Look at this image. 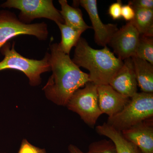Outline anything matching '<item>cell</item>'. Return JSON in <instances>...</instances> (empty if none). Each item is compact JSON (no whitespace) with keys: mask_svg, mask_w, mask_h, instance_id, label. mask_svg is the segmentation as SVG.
I'll list each match as a JSON object with an SVG mask.
<instances>
[{"mask_svg":"<svg viewBox=\"0 0 153 153\" xmlns=\"http://www.w3.org/2000/svg\"><path fill=\"white\" fill-rule=\"evenodd\" d=\"M52 74L42 90L46 97L60 106H66L73 94L91 82L89 74L83 72L69 55L60 50L58 44L50 45Z\"/></svg>","mask_w":153,"mask_h":153,"instance_id":"cell-1","label":"cell"},{"mask_svg":"<svg viewBox=\"0 0 153 153\" xmlns=\"http://www.w3.org/2000/svg\"><path fill=\"white\" fill-rule=\"evenodd\" d=\"M72 61L78 67L89 71L91 82L97 85L109 84L123 65V61L116 57L107 47L96 49L85 39L79 38L75 46Z\"/></svg>","mask_w":153,"mask_h":153,"instance_id":"cell-2","label":"cell"},{"mask_svg":"<svg viewBox=\"0 0 153 153\" xmlns=\"http://www.w3.org/2000/svg\"><path fill=\"white\" fill-rule=\"evenodd\" d=\"M4 58L0 62V71L13 69L22 71L27 77L31 86L41 83V74L51 71L50 54L47 52L41 60L29 59L20 55L15 49V42L6 43L0 49Z\"/></svg>","mask_w":153,"mask_h":153,"instance_id":"cell-3","label":"cell"},{"mask_svg":"<svg viewBox=\"0 0 153 153\" xmlns=\"http://www.w3.org/2000/svg\"><path fill=\"white\" fill-rule=\"evenodd\" d=\"M153 117V93L137 92L123 109L108 117V125L123 131Z\"/></svg>","mask_w":153,"mask_h":153,"instance_id":"cell-4","label":"cell"},{"mask_svg":"<svg viewBox=\"0 0 153 153\" xmlns=\"http://www.w3.org/2000/svg\"><path fill=\"white\" fill-rule=\"evenodd\" d=\"M21 35L33 36L40 41H45L49 36L48 26L44 22L25 24L13 12L0 11V49L9 40Z\"/></svg>","mask_w":153,"mask_h":153,"instance_id":"cell-5","label":"cell"},{"mask_svg":"<svg viewBox=\"0 0 153 153\" xmlns=\"http://www.w3.org/2000/svg\"><path fill=\"white\" fill-rule=\"evenodd\" d=\"M66 106L69 110L79 115L87 125L93 128L99 117L103 114L98 104L97 85L92 82L85 84L83 88L76 90Z\"/></svg>","mask_w":153,"mask_h":153,"instance_id":"cell-6","label":"cell"},{"mask_svg":"<svg viewBox=\"0 0 153 153\" xmlns=\"http://www.w3.org/2000/svg\"><path fill=\"white\" fill-rule=\"evenodd\" d=\"M1 7L20 10L18 18L25 24H30L35 19L45 18L56 24H64L60 11L55 7L52 0H7Z\"/></svg>","mask_w":153,"mask_h":153,"instance_id":"cell-7","label":"cell"},{"mask_svg":"<svg viewBox=\"0 0 153 153\" xmlns=\"http://www.w3.org/2000/svg\"><path fill=\"white\" fill-rule=\"evenodd\" d=\"M140 36L136 28L128 22L114 34L108 44L118 58L123 61L135 56Z\"/></svg>","mask_w":153,"mask_h":153,"instance_id":"cell-8","label":"cell"},{"mask_svg":"<svg viewBox=\"0 0 153 153\" xmlns=\"http://www.w3.org/2000/svg\"><path fill=\"white\" fill-rule=\"evenodd\" d=\"M75 5H79L84 8L89 16L94 32L96 43L102 47L109 44L114 34L118 30L117 25L112 24H104L99 15L96 0L74 1Z\"/></svg>","mask_w":153,"mask_h":153,"instance_id":"cell-9","label":"cell"},{"mask_svg":"<svg viewBox=\"0 0 153 153\" xmlns=\"http://www.w3.org/2000/svg\"><path fill=\"white\" fill-rule=\"evenodd\" d=\"M153 118L122 131L125 137L142 153H153Z\"/></svg>","mask_w":153,"mask_h":153,"instance_id":"cell-10","label":"cell"},{"mask_svg":"<svg viewBox=\"0 0 153 153\" xmlns=\"http://www.w3.org/2000/svg\"><path fill=\"white\" fill-rule=\"evenodd\" d=\"M98 104L102 114L111 117L120 112L130 98L114 90L109 84L97 85Z\"/></svg>","mask_w":153,"mask_h":153,"instance_id":"cell-11","label":"cell"},{"mask_svg":"<svg viewBox=\"0 0 153 153\" xmlns=\"http://www.w3.org/2000/svg\"><path fill=\"white\" fill-rule=\"evenodd\" d=\"M109 85L119 93L131 98L137 92V82L131 57L126 59L123 65Z\"/></svg>","mask_w":153,"mask_h":153,"instance_id":"cell-12","label":"cell"},{"mask_svg":"<svg viewBox=\"0 0 153 153\" xmlns=\"http://www.w3.org/2000/svg\"><path fill=\"white\" fill-rule=\"evenodd\" d=\"M96 131L100 135L108 137L114 144L117 153H139V149L123 136L122 132L105 123L97 126Z\"/></svg>","mask_w":153,"mask_h":153,"instance_id":"cell-13","label":"cell"},{"mask_svg":"<svg viewBox=\"0 0 153 153\" xmlns=\"http://www.w3.org/2000/svg\"><path fill=\"white\" fill-rule=\"evenodd\" d=\"M131 58L138 85L143 92L153 93V65L134 56Z\"/></svg>","mask_w":153,"mask_h":153,"instance_id":"cell-14","label":"cell"},{"mask_svg":"<svg viewBox=\"0 0 153 153\" xmlns=\"http://www.w3.org/2000/svg\"><path fill=\"white\" fill-rule=\"evenodd\" d=\"M61 6L60 13L64 20V24L71 27L83 30L92 29L85 23L82 17V11L78 8L71 7L66 0L58 1Z\"/></svg>","mask_w":153,"mask_h":153,"instance_id":"cell-15","label":"cell"},{"mask_svg":"<svg viewBox=\"0 0 153 153\" xmlns=\"http://www.w3.org/2000/svg\"><path fill=\"white\" fill-rule=\"evenodd\" d=\"M134 9V17L130 22L136 28L140 36L152 38L153 10Z\"/></svg>","mask_w":153,"mask_h":153,"instance_id":"cell-16","label":"cell"},{"mask_svg":"<svg viewBox=\"0 0 153 153\" xmlns=\"http://www.w3.org/2000/svg\"><path fill=\"white\" fill-rule=\"evenodd\" d=\"M61 34V40L58 44L59 49L67 55H69L72 47H75L80 36L85 31L77 30L64 24L57 23Z\"/></svg>","mask_w":153,"mask_h":153,"instance_id":"cell-17","label":"cell"},{"mask_svg":"<svg viewBox=\"0 0 153 153\" xmlns=\"http://www.w3.org/2000/svg\"><path fill=\"white\" fill-rule=\"evenodd\" d=\"M134 57L146 60L153 65V37L140 36Z\"/></svg>","mask_w":153,"mask_h":153,"instance_id":"cell-18","label":"cell"},{"mask_svg":"<svg viewBox=\"0 0 153 153\" xmlns=\"http://www.w3.org/2000/svg\"><path fill=\"white\" fill-rule=\"evenodd\" d=\"M85 153H117L116 148L112 141L105 139L94 142L88 146Z\"/></svg>","mask_w":153,"mask_h":153,"instance_id":"cell-19","label":"cell"},{"mask_svg":"<svg viewBox=\"0 0 153 153\" xmlns=\"http://www.w3.org/2000/svg\"><path fill=\"white\" fill-rule=\"evenodd\" d=\"M18 153H47L44 149L37 147L31 144L27 140H22Z\"/></svg>","mask_w":153,"mask_h":153,"instance_id":"cell-20","label":"cell"},{"mask_svg":"<svg viewBox=\"0 0 153 153\" xmlns=\"http://www.w3.org/2000/svg\"><path fill=\"white\" fill-rule=\"evenodd\" d=\"M122 6V3L120 0H118L116 2L113 3L109 6L108 13L113 19L118 20L121 18Z\"/></svg>","mask_w":153,"mask_h":153,"instance_id":"cell-21","label":"cell"},{"mask_svg":"<svg viewBox=\"0 0 153 153\" xmlns=\"http://www.w3.org/2000/svg\"><path fill=\"white\" fill-rule=\"evenodd\" d=\"M128 4L134 9L153 10V0H133L129 1Z\"/></svg>","mask_w":153,"mask_h":153,"instance_id":"cell-22","label":"cell"},{"mask_svg":"<svg viewBox=\"0 0 153 153\" xmlns=\"http://www.w3.org/2000/svg\"><path fill=\"white\" fill-rule=\"evenodd\" d=\"M135 16V11L130 5H123L122 7L121 16L126 21L130 22L133 19Z\"/></svg>","mask_w":153,"mask_h":153,"instance_id":"cell-23","label":"cell"},{"mask_svg":"<svg viewBox=\"0 0 153 153\" xmlns=\"http://www.w3.org/2000/svg\"><path fill=\"white\" fill-rule=\"evenodd\" d=\"M68 151L69 153H85L82 152L76 146L72 144L68 146Z\"/></svg>","mask_w":153,"mask_h":153,"instance_id":"cell-24","label":"cell"},{"mask_svg":"<svg viewBox=\"0 0 153 153\" xmlns=\"http://www.w3.org/2000/svg\"><path fill=\"white\" fill-rule=\"evenodd\" d=\"M139 153H142L141 152V151L140 150H139Z\"/></svg>","mask_w":153,"mask_h":153,"instance_id":"cell-25","label":"cell"},{"mask_svg":"<svg viewBox=\"0 0 153 153\" xmlns=\"http://www.w3.org/2000/svg\"><path fill=\"white\" fill-rule=\"evenodd\" d=\"M0 153H6L0 152Z\"/></svg>","mask_w":153,"mask_h":153,"instance_id":"cell-26","label":"cell"}]
</instances>
